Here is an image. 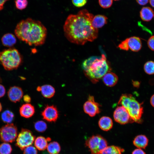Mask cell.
I'll use <instances>...</instances> for the list:
<instances>
[{"label":"cell","instance_id":"1","mask_svg":"<svg viewBox=\"0 0 154 154\" xmlns=\"http://www.w3.org/2000/svg\"><path fill=\"white\" fill-rule=\"evenodd\" d=\"M94 15L86 9L67 17L64 25L65 36L70 42L83 45L92 42L98 36V29L92 25Z\"/></svg>","mask_w":154,"mask_h":154},{"label":"cell","instance_id":"2","mask_svg":"<svg viewBox=\"0 0 154 154\" xmlns=\"http://www.w3.org/2000/svg\"><path fill=\"white\" fill-rule=\"evenodd\" d=\"M15 33L20 40L29 45L37 46L44 43L47 31L40 22L28 18L17 24Z\"/></svg>","mask_w":154,"mask_h":154},{"label":"cell","instance_id":"3","mask_svg":"<svg viewBox=\"0 0 154 154\" xmlns=\"http://www.w3.org/2000/svg\"><path fill=\"white\" fill-rule=\"evenodd\" d=\"M85 74L93 82H96L111 70L106 56H92L85 60L82 63Z\"/></svg>","mask_w":154,"mask_h":154},{"label":"cell","instance_id":"4","mask_svg":"<svg viewBox=\"0 0 154 154\" xmlns=\"http://www.w3.org/2000/svg\"><path fill=\"white\" fill-rule=\"evenodd\" d=\"M118 104L124 107L127 110L130 117L131 122L140 123L142 122L141 117L143 112L142 104L138 102L132 95H122Z\"/></svg>","mask_w":154,"mask_h":154},{"label":"cell","instance_id":"5","mask_svg":"<svg viewBox=\"0 0 154 154\" xmlns=\"http://www.w3.org/2000/svg\"><path fill=\"white\" fill-rule=\"evenodd\" d=\"M22 61V56L16 49L10 48L0 52V63L7 70L16 69Z\"/></svg>","mask_w":154,"mask_h":154},{"label":"cell","instance_id":"6","mask_svg":"<svg viewBox=\"0 0 154 154\" xmlns=\"http://www.w3.org/2000/svg\"><path fill=\"white\" fill-rule=\"evenodd\" d=\"M92 154H100L107 146L106 140L102 136L94 135L88 138L85 143Z\"/></svg>","mask_w":154,"mask_h":154},{"label":"cell","instance_id":"7","mask_svg":"<svg viewBox=\"0 0 154 154\" xmlns=\"http://www.w3.org/2000/svg\"><path fill=\"white\" fill-rule=\"evenodd\" d=\"M17 136V127L13 123L7 124L0 128V138L3 142L12 143L15 140Z\"/></svg>","mask_w":154,"mask_h":154},{"label":"cell","instance_id":"8","mask_svg":"<svg viewBox=\"0 0 154 154\" xmlns=\"http://www.w3.org/2000/svg\"><path fill=\"white\" fill-rule=\"evenodd\" d=\"M35 137L30 130L22 129L16 139V145L21 150L31 145L35 140Z\"/></svg>","mask_w":154,"mask_h":154},{"label":"cell","instance_id":"9","mask_svg":"<svg viewBox=\"0 0 154 154\" xmlns=\"http://www.w3.org/2000/svg\"><path fill=\"white\" fill-rule=\"evenodd\" d=\"M100 105L94 100V97L89 95L88 100L84 104L83 109L84 112L91 117H94L100 112Z\"/></svg>","mask_w":154,"mask_h":154},{"label":"cell","instance_id":"10","mask_svg":"<svg viewBox=\"0 0 154 154\" xmlns=\"http://www.w3.org/2000/svg\"><path fill=\"white\" fill-rule=\"evenodd\" d=\"M113 116L115 120L121 124H125L130 122V116L126 109L122 106H117L114 111Z\"/></svg>","mask_w":154,"mask_h":154},{"label":"cell","instance_id":"11","mask_svg":"<svg viewBox=\"0 0 154 154\" xmlns=\"http://www.w3.org/2000/svg\"><path fill=\"white\" fill-rule=\"evenodd\" d=\"M43 119L49 122H55L58 116V113L56 107L54 105L46 106L42 112Z\"/></svg>","mask_w":154,"mask_h":154},{"label":"cell","instance_id":"12","mask_svg":"<svg viewBox=\"0 0 154 154\" xmlns=\"http://www.w3.org/2000/svg\"><path fill=\"white\" fill-rule=\"evenodd\" d=\"M23 92L19 87L14 86L9 90L7 94L9 100L14 103L19 102L23 96Z\"/></svg>","mask_w":154,"mask_h":154},{"label":"cell","instance_id":"13","mask_svg":"<svg viewBox=\"0 0 154 154\" xmlns=\"http://www.w3.org/2000/svg\"><path fill=\"white\" fill-rule=\"evenodd\" d=\"M129 49L133 52H138L142 47V42L139 38L135 36L126 38Z\"/></svg>","mask_w":154,"mask_h":154},{"label":"cell","instance_id":"14","mask_svg":"<svg viewBox=\"0 0 154 154\" xmlns=\"http://www.w3.org/2000/svg\"><path fill=\"white\" fill-rule=\"evenodd\" d=\"M20 115L25 118L31 117L35 113V109L33 106L29 103L22 105L19 110Z\"/></svg>","mask_w":154,"mask_h":154},{"label":"cell","instance_id":"15","mask_svg":"<svg viewBox=\"0 0 154 154\" xmlns=\"http://www.w3.org/2000/svg\"><path fill=\"white\" fill-rule=\"evenodd\" d=\"M102 79L106 85L109 87H112L117 84L118 80V77L115 73L110 72L104 76Z\"/></svg>","mask_w":154,"mask_h":154},{"label":"cell","instance_id":"16","mask_svg":"<svg viewBox=\"0 0 154 154\" xmlns=\"http://www.w3.org/2000/svg\"><path fill=\"white\" fill-rule=\"evenodd\" d=\"M37 90L41 92L42 96L46 98L52 97L55 93L54 88L50 85H45L42 86H38L37 88Z\"/></svg>","mask_w":154,"mask_h":154},{"label":"cell","instance_id":"17","mask_svg":"<svg viewBox=\"0 0 154 154\" xmlns=\"http://www.w3.org/2000/svg\"><path fill=\"white\" fill-rule=\"evenodd\" d=\"M149 140L147 137L143 135L136 136L133 141V145L139 148L145 149L148 145Z\"/></svg>","mask_w":154,"mask_h":154},{"label":"cell","instance_id":"18","mask_svg":"<svg viewBox=\"0 0 154 154\" xmlns=\"http://www.w3.org/2000/svg\"><path fill=\"white\" fill-rule=\"evenodd\" d=\"M98 125L101 129L107 131L112 128L113 125V121L112 119L108 117L103 116L100 119Z\"/></svg>","mask_w":154,"mask_h":154},{"label":"cell","instance_id":"19","mask_svg":"<svg viewBox=\"0 0 154 154\" xmlns=\"http://www.w3.org/2000/svg\"><path fill=\"white\" fill-rule=\"evenodd\" d=\"M108 18L104 15H98L94 17L92 21V25L98 29L103 26L107 22Z\"/></svg>","mask_w":154,"mask_h":154},{"label":"cell","instance_id":"20","mask_svg":"<svg viewBox=\"0 0 154 154\" xmlns=\"http://www.w3.org/2000/svg\"><path fill=\"white\" fill-rule=\"evenodd\" d=\"M3 44L7 47H11L15 45L16 42V39L13 34L7 33L5 34L1 38Z\"/></svg>","mask_w":154,"mask_h":154},{"label":"cell","instance_id":"21","mask_svg":"<svg viewBox=\"0 0 154 154\" xmlns=\"http://www.w3.org/2000/svg\"><path fill=\"white\" fill-rule=\"evenodd\" d=\"M140 15L141 19L145 21L151 20L154 16V13L152 9L149 7H144L141 9Z\"/></svg>","mask_w":154,"mask_h":154},{"label":"cell","instance_id":"22","mask_svg":"<svg viewBox=\"0 0 154 154\" xmlns=\"http://www.w3.org/2000/svg\"><path fill=\"white\" fill-rule=\"evenodd\" d=\"M50 138H45L40 136L37 137L35 140L34 145L40 151L45 150L48 145V142L50 141Z\"/></svg>","mask_w":154,"mask_h":154},{"label":"cell","instance_id":"23","mask_svg":"<svg viewBox=\"0 0 154 154\" xmlns=\"http://www.w3.org/2000/svg\"><path fill=\"white\" fill-rule=\"evenodd\" d=\"M124 149L114 145L107 146L100 154H121Z\"/></svg>","mask_w":154,"mask_h":154},{"label":"cell","instance_id":"24","mask_svg":"<svg viewBox=\"0 0 154 154\" xmlns=\"http://www.w3.org/2000/svg\"><path fill=\"white\" fill-rule=\"evenodd\" d=\"M48 153L50 154H58L60 150V147L59 143L55 141L49 143L47 147Z\"/></svg>","mask_w":154,"mask_h":154},{"label":"cell","instance_id":"25","mask_svg":"<svg viewBox=\"0 0 154 154\" xmlns=\"http://www.w3.org/2000/svg\"><path fill=\"white\" fill-rule=\"evenodd\" d=\"M1 118L2 121L7 124L11 123L14 117L13 113L11 111L6 110L4 111L1 114Z\"/></svg>","mask_w":154,"mask_h":154},{"label":"cell","instance_id":"26","mask_svg":"<svg viewBox=\"0 0 154 154\" xmlns=\"http://www.w3.org/2000/svg\"><path fill=\"white\" fill-rule=\"evenodd\" d=\"M144 70L145 72L149 75L154 74V62L149 61L146 62L144 66Z\"/></svg>","mask_w":154,"mask_h":154},{"label":"cell","instance_id":"27","mask_svg":"<svg viewBox=\"0 0 154 154\" xmlns=\"http://www.w3.org/2000/svg\"><path fill=\"white\" fill-rule=\"evenodd\" d=\"M12 151L11 146L9 143L4 142L0 145V154H10Z\"/></svg>","mask_w":154,"mask_h":154},{"label":"cell","instance_id":"28","mask_svg":"<svg viewBox=\"0 0 154 154\" xmlns=\"http://www.w3.org/2000/svg\"><path fill=\"white\" fill-rule=\"evenodd\" d=\"M34 127L36 130L39 132H43L47 129L46 124L42 121H37L35 123Z\"/></svg>","mask_w":154,"mask_h":154},{"label":"cell","instance_id":"29","mask_svg":"<svg viewBox=\"0 0 154 154\" xmlns=\"http://www.w3.org/2000/svg\"><path fill=\"white\" fill-rule=\"evenodd\" d=\"M15 2L16 8L20 10L25 9L28 4L27 0H16Z\"/></svg>","mask_w":154,"mask_h":154},{"label":"cell","instance_id":"30","mask_svg":"<svg viewBox=\"0 0 154 154\" xmlns=\"http://www.w3.org/2000/svg\"><path fill=\"white\" fill-rule=\"evenodd\" d=\"M100 6L104 8H108L112 5L113 0H99Z\"/></svg>","mask_w":154,"mask_h":154},{"label":"cell","instance_id":"31","mask_svg":"<svg viewBox=\"0 0 154 154\" xmlns=\"http://www.w3.org/2000/svg\"><path fill=\"white\" fill-rule=\"evenodd\" d=\"M23 150V154H37V150L33 146L30 145L28 146Z\"/></svg>","mask_w":154,"mask_h":154},{"label":"cell","instance_id":"32","mask_svg":"<svg viewBox=\"0 0 154 154\" xmlns=\"http://www.w3.org/2000/svg\"><path fill=\"white\" fill-rule=\"evenodd\" d=\"M72 1L74 6L80 7L85 5L87 3V0H72Z\"/></svg>","mask_w":154,"mask_h":154},{"label":"cell","instance_id":"33","mask_svg":"<svg viewBox=\"0 0 154 154\" xmlns=\"http://www.w3.org/2000/svg\"><path fill=\"white\" fill-rule=\"evenodd\" d=\"M147 43L149 48L154 51V35L151 36L149 38Z\"/></svg>","mask_w":154,"mask_h":154},{"label":"cell","instance_id":"34","mask_svg":"<svg viewBox=\"0 0 154 154\" xmlns=\"http://www.w3.org/2000/svg\"><path fill=\"white\" fill-rule=\"evenodd\" d=\"M120 49L125 50H128L129 48L128 46L127 39L122 41L118 45Z\"/></svg>","mask_w":154,"mask_h":154},{"label":"cell","instance_id":"35","mask_svg":"<svg viewBox=\"0 0 154 154\" xmlns=\"http://www.w3.org/2000/svg\"><path fill=\"white\" fill-rule=\"evenodd\" d=\"M132 154H146L145 152L140 148L134 149L132 152Z\"/></svg>","mask_w":154,"mask_h":154},{"label":"cell","instance_id":"36","mask_svg":"<svg viewBox=\"0 0 154 154\" xmlns=\"http://www.w3.org/2000/svg\"><path fill=\"white\" fill-rule=\"evenodd\" d=\"M5 89L4 86L0 84V98L4 96L5 93Z\"/></svg>","mask_w":154,"mask_h":154},{"label":"cell","instance_id":"37","mask_svg":"<svg viewBox=\"0 0 154 154\" xmlns=\"http://www.w3.org/2000/svg\"><path fill=\"white\" fill-rule=\"evenodd\" d=\"M24 101L27 103H29L31 101V98L28 95H25L23 97Z\"/></svg>","mask_w":154,"mask_h":154},{"label":"cell","instance_id":"38","mask_svg":"<svg viewBox=\"0 0 154 154\" xmlns=\"http://www.w3.org/2000/svg\"><path fill=\"white\" fill-rule=\"evenodd\" d=\"M149 0H136L137 2L140 5H144L148 2Z\"/></svg>","mask_w":154,"mask_h":154},{"label":"cell","instance_id":"39","mask_svg":"<svg viewBox=\"0 0 154 154\" xmlns=\"http://www.w3.org/2000/svg\"><path fill=\"white\" fill-rule=\"evenodd\" d=\"M8 0H0V11L3 8V5Z\"/></svg>","mask_w":154,"mask_h":154},{"label":"cell","instance_id":"40","mask_svg":"<svg viewBox=\"0 0 154 154\" xmlns=\"http://www.w3.org/2000/svg\"><path fill=\"white\" fill-rule=\"evenodd\" d=\"M150 103L151 105L154 107V94L153 95L151 98Z\"/></svg>","mask_w":154,"mask_h":154},{"label":"cell","instance_id":"41","mask_svg":"<svg viewBox=\"0 0 154 154\" xmlns=\"http://www.w3.org/2000/svg\"><path fill=\"white\" fill-rule=\"evenodd\" d=\"M149 1L151 5L154 7V0H149Z\"/></svg>","mask_w":154,"mask_h":154},{"label":"cell","instance_id":"42","mask_svg":"<svg viewBox=\"0 0 154 154\" xmlns=\"http://www.w3.org/2000/svg\"><path fill=\"white\" fill-rule=\"evenodd\" d=\"M2 110V106L1 103L0 102V112Z\"/></svg>","mask_w":154,"mask_h":154},{"label":"cell","instance_id":"43","mask_svg":"<svg viewBox=\"0 0 154 154\" xmlns=\"http://www.w3.org/2000/svg\"><path fill=\"white\" fill-rule=\"evenodd\" d=\"M42 154H50L46 151V152H44L43 153H42Z\"/></svg>","mask_w":154,"mask_h":154},{"label":"cell","instance_id":"44","mask_svg":"<svg viewBox=\"0 0 154 154\" xmlns=\"http://www.w3.org/2000/svg\"><path fill=\"white\" fill-rule=\"evenodd\" d=\"M1 79L0 77V82H1Z\"/></svg>","mask_w":154,"mask_h":154},{"label":"cell","instance_id":"45","mask_svg":"<svg viewBox=\"0 0 154 154\" xmlns=\"http://www.w3.org/2000/svg\"><path fill=\"white\" fill-rule=\"evenodd\" d=\"M115 1H117V0H114Z\"/></svg>","mask_w":154,"mask_h":154},{"label":"cell","instance_id":"46","mask_svg":"<svg viewBox=\"0 0 154 154\" xmlns=\"http://www.w3.org/2000/svg\"></svg>","mask_w":154,"mask_h":154}]
</instances>
